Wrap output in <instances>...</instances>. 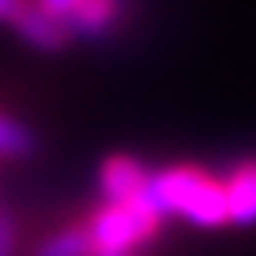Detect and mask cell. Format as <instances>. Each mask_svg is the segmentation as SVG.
I'll list each match as a JSON object with an SVG mask.
<instances>
[{"mask_svg": "<svg viewBox=\"0 0 256 256\" xmlns=\"http://www.w3.org/2000/svg\"><path fill=\"white\" fill-rule=\"evenodd\" d=\"M146 200H150V206L160 217L178 214L188 224H196V228H220V224H228V196H224V182L210 178L200 168L150 171Z\"/></svg>", "mask_w": 256, "mask_h": 256, "instance_id": "6da1fadb", "label": "cell"}, {"mask_svg": "<svg viewBox=\"0 0 256 256\" xmlns=\"http://www.w3.org/2000/svg\"><path fill=\"white\" fill-rule=\"evenodd\" d=\"M160 220H164V217L150 206L146 188H142V196L132 200V203L96 210L92 224H89L92 252H132L139 242H146V238L156 235Z\"/></svg>", "mask_w": 256, "mask_h": 256, "instance_id": "7a4b0ae2", "label": "cell"}, {"mask_svg": "<svg viewBox=\"0 0 256 256\" xmlns=\"http://www.w3.org/2000/svg\"><path fill=\"white\" fill-rule=\"evenodd\" d=\"M150 182V171L132 156H107L100 164V196L104 206H121L142 196V188Z\"/></svg>", "mask_w": 256, "mask_h": 256, "instance_id": "3957f363", "label": "cell"}, {"mask_svg": "<svg viewBox=\"0 0 256 256\" xmlns=\"http://www.w3.org/2000/svg\"><path fill=\"white\" fill-rule=\"evenodd\" d=\"M224 196H228V224L252 228L256 224V156L232 168L228 182H224Z\"/></svg>", "mask_w": 256, "mask_h": 256, "instance_id": "277c9868", "label": "cell"}, {"mask_svg": "<svg viewBox=\"0 0 256 256\" xmlns=\"http://www.w3.org/2000/svg\"><path fill=\"white\" fill-rule=\"evenodd\" d=\"M14 28H18V36H22L28 46H36V50H43V54H57V50L68 46V40H72L68 25H64L60 18H54V14H46V11H40L36 4H28V8L18 14Z\"/></svg>", "mask_w": 256, "mask_h": 256, "instance_id": "5b68a950", "label": "cell"}, {"mask_svg": "<svg viewBox=\"0 0 256 256\" xmlns=\"http://www.w3.org/2000/svg\"><path fill=\"white\" fill-rule=\"evenodd\" d=\"M121 11V0H82V4L64 18L72 36H104L114 28Z\"/></svg>", "mask_w": 256, "mask_h": 256, "instance_id": "8992f818", "label": "cell"}, {"mask_svg": "<svg viewBox=\"0 0 256 256\" xmlns=\"http://www.w3.org/2000/svg\"><path fill=\"white\" fill-rule=\"evenodd\" d=\"M36 150H40V139H36V132H32L28 124L0 114V156L25 160V156H36Z\"/></svg>", "mask_w": 256, "mask_h": 256, "instance_id": "52a82bcc", "label": "cell"}, {"mask_svg": "<svg viewBox=\"0 0 256 256\" xmlns=\"http://www.w3.org/2000/svg\"><path fill=\"white\" fill-rule=\"evenodd\" d=\"M32 256H92V238L89 228H64L50 238H43Z\"/></svg>", "mask_w": 256, "mask_h": 256, "instance_id": "ba28073f", "label": "cell"}, {"mask_svg": "<svg viewBox=\"0 0 256 256\" xmlns=\"http://www.w3.org/2000/svg\"><path fill=\"white\" fill-rule=\"evenodd\" d=\"M18 249V220L11 214H0V256H14Z\"/></svg>", "mask_w": 256, "mask_h": 256, "instance_id": "9c48e42d", "label": "cell"}, {"mask_svg": "<svg viewBox=\"0 0 256 256\" xmlns=\"http://www.w3.org/2000/svg\"><path fill=\"white\" fill-rule=\"evenodd\" d=\"M78 4H82V0H36V8H40V11H46V14L60 18V22L68 18V14H72Z\"/></svg>", "mask_w": 256, "mask_h": 256, "instance_id": "30bf717a", "label": "cell"}, {"mask_svg": "<svg viewBox=\"0 0 256 256\" xmlns=\"http://www.w3.org/2000/svg\"><path fill=\"white\" fill-rule=\"evenodd\" d=\"M28 8V0H0V18H4V22H18V14Z\"/></svg>", "mask_w": 256, "mask_h": 256, "instance_id": "8fae6325", "label": "cell"}, {"mask_svg": "<svg viewBox=\"0 0 256 256\" xmlns=\"http://www.w3.org/2000/svg\"><path fill=\"white\" fill-rule=\"evenodd\" d=\"M92 256H128V252H92Z\"/></svg>", "mask_w": 256, "mask_h": 256, "instance_id": "7c38bea8", "label": "cell"}]
</instances>
